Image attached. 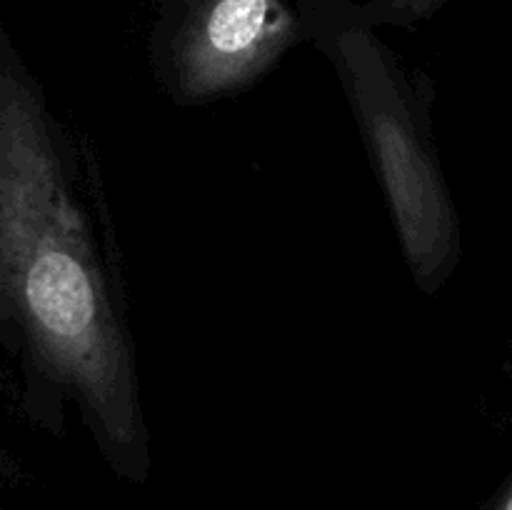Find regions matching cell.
Returning a JSON list of instances; mask_svg holds the SVG:
<instances>
[{"label":"cell","instance_id":"obj_2","mask_svg":"<svg viewBox=\"0 0 512 510\" xmlns=\"http://www.w3.org/2000/svg\"><path fill=\"white\" fill-rule=\"evenodd\" d=\"M345 78L410 268L425 290H435L458 260L460 240L428 135L403 85L393 83L378 63L365 68L350 60Z\"/></svg>","mask_w":512,"mask_h":510},{"label":"cell","instance_id":"obj_4","mask_svg":"<svg viewBox=\"0 0 512 510\" xmlns=\"http://www.w3.org/2000/svg\"><path fill=\"white\" fill-rule=\"evenodd\" d=\"M488 510H512V478L508 480V485H505L503 490H500L498 498L490 503Z\"/></svg>","mask_w":512,"mask_h":510},{"label":"cell","instance_id":"obj_3","mask_svg":"<svg viewBox=\"0 0 512 510\" xmlns=\"http://www.w3.org/2000/svg\"><path fill=\"white\" fill-rule=\"evenodd\" d=\"M298 35L280 0H198L158 50L178 103H205L258 80Z\"/></svg>","mask_w":512,"mask_h":510},{"label":"cell","instance_id":"obj_1","mask_svg":"<svg viewBox=\"0 0 512 510\" xmlns=\"http://www.w3.org/2000/svg\"><path fill=\"white\" fill-rule=\"evenodd\" d=\"M0 295L40 368L75 395L108 463L143 483L148 435L128 340L48 118L13 78L0 80Z\"/></svg>","mask_w":512,"mask_h":510}]
</instances>
